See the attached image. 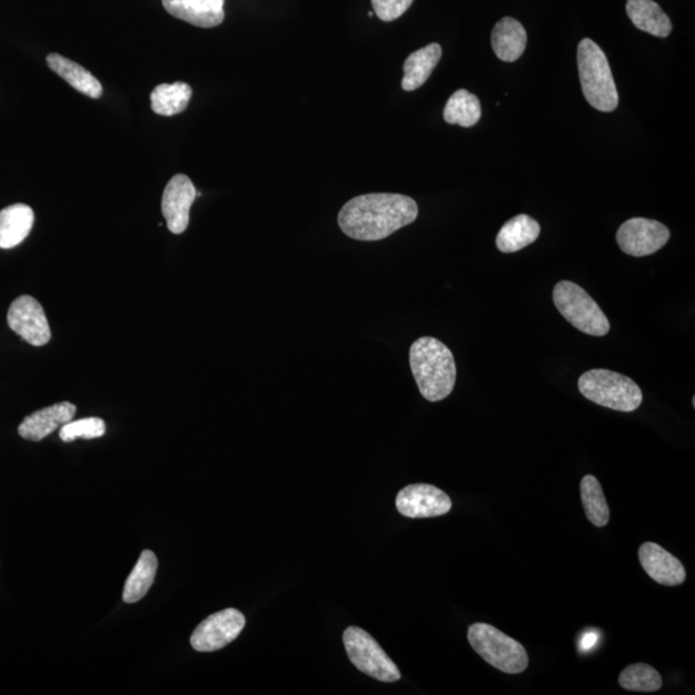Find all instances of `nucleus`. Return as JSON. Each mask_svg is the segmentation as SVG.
<instances>
[{"label": "nucleus", "mask_w": 695, "mask_h": 695, "mask_svg": "<svg viewBox=\"0 0 695 695\" xmlns=\"http://www.w3.org/2000/svg\"><path fill=\"white\" fill-rule=\"evenodd\" d=\"M419 208L414 199L399 193L357 196L341 208L340 230L358 241H380L415 222Z\"/></svg>", "instance_id": "nucleus-1"}, {"label": "nucleus", "mask_w": 695, "mask_h": 695, "mask_svg": "<svg viewBox=\"0 0 695 695\" xmlns=\"http://www.w3.org/2000/svg\"><path fill=\"white\" fill-rule=\"evenodd\" d=\"M410 366L417 388L429 403H439L453 394L455 358L440 340L431 337L417 339L410 348Z\"/></svg>", "instance_id": "nucleus-2"}, {"label": "nucleus", "mask_w": 695, "mask_h": 695, "mask_svg": "<svg viewBox=\"0 0 695 695\" xmlns=\"http://www.w3.org/2000/svg\"><path fill=\"white\" fill-rule=\"evenodd\" d=\"M580 86L594 109L612 112L618 108V92L607 56L592 39L580 40L577 51Z\"/></svg>", "instance_id": "nucleus-3"}, {"label": "nucleus", "mask_w": 695, "mask_h": 695, "mask_svg": "<svg viewBox=\"0 0 695 695\" xmlns=\"http://www.w3.org/2000/svg\"><path fill=\"white\" fill-rule=\"evenodd\" d=\"M578 389L592 403L619 413H633L643 403L639 386L628 376L615 371H587L580 376Z\"/></svg>", "instance_id": "nucleus-4"}, {"label": "nucleus", "mask_w": 695, "mask_h": 695, "mask_svg": "<svg viewBox=\"0 0 695 695\" xmlns=\"http://www.w3.org/2000/svg\"><path fill=\"white\" fill-rule=\"evenodd\" d=\"M468 641L471 648L498 672L517 675L525 673L528 668L529 659L526 648L495 626L471 625Z\"/></svg>", "instance_id": "nucleus-5"}, {"label": "nucleus", "mask_w": 695, "mask_h": 695, "mask_svg": "<svg viewBox=\"0 0 695 695\" xmlns=\"http://www.w3.org/2000/svg\"><path fill=\"white\" fill-rule=\"evenodd\" d=\"M554 305L577 330L604 337L610 330L608 317L588 294L575 282L560 281L553 291Z\"/></svg>", "instance_id": "nucleus-6"}, {"label": "nucleus", "mask_w": 695, "mask_h": 695, "mask_svg": "<svg viewBox=\"0 0 695 695\" xmlns=\"http://www.w3.org/2000/svg\"><path fill=\"white\" fill-rule=\"evenodd\" d=\"M348 657L359 672L369 675L383 683H396L400 673L395 664L383 651L374 637L359 627H348L342 634Z\"/></svg>", "instance_id": "nucleus-7"}, {"label": "nucleus", "mask_w": 695, "mask_h": 695, "mask_svg": "<svg viewBox=\"0 0 695 695\" xmlns=\"http://www.w3.org/2000/svg\"><path fill=\"white\" fill-rule=\"evenodd\" d=\"M668 228L657 220L633 218L619 227L616 239L620 250L632 257H648L668 242Z\"/></svg>", "instance_id": "nucleus-8"}, {"label": "nucleus", "mask_w": 695, "mask_h": 695, "mask_svg": "<svg viewBox=\"0 0 695 695\" xmlns=\"http://www.w3.org/2000/svg\"><path fill=\"white\" fill-rule=\"evenodd\" d=\"M247 624L242 613L228 608L215 613L196 627L191 645L198 652H216L227 647L239 636Z\"/></svg>", "instance_id": "nucleus-9"}, {"label": "nucleus", "mask_w": 695, "mask_h": 695, "mask_svg": "<svg viewBox=\"0 0 695 695\" xmlns=\"http://www.w3.org/2000/svg\"><path fill=\"white\" fill-rule=\"evenodd\" d=\"M7 322L12 331L31 346L43 347L52 338L42 305L30 296H21L12 302Z\"/></svg>", "instance_id": "nucleus-10"}, {"label": "nucleus", "mask_w": 695, "mask_h": 695, "mask_svg": "<svg viewBox=\"0 0 695 695\" xmlns=\"http://www.w3.org/2000/svg\"><path fill=\"white\" fill-rule=\"evenodd\" d=\"M397 510L413 519L435 518L453 509V502L444 490L431 485H410L399 490Z\"/></svg>", "instance_id": "nucleus-11"}, {"label": "nucleus", "mask_w": 695, "mask_h": 695, "mask_svg": "<svg viewBox=\"0 0 695 695\" xmlns=\"http://www.w3.org/2000/svg\"><path fill=\"white\" fill-rule=\"evenodd\" d=\"M196 196L198 192L191 179L185 175H177L168 182L162 195L161 210L171 234L181 235L187 230Z\"/></svg>", "instance_id": "nucleus-12"}, {"label": "nucleus", "mask_w": 695, "mask_h": 695, "mask_svg": "<svg viewBox=\"0 0 695 695\" xmlns=\"http://www.w3.org/2000/svg\"><path fill=\"white\" fill-rule=\"evenodd\" d=\"M226 0H162L166 11L193 27L211 29L225 21Z\"/></svg>", "instance_id": "nucleus-13"}, {"label": "nucleus", "mask_w": 695, "mask_h": 695, "mask_svg": "<svg viewBox=\"0 0 695 695\" xmlns=\"http://www.w3.org/2000/svg\"><path fill=\"white\" fill-rule=\"evenodd\" d=\"M639 560L647 575L659 585L677 586L685 583L686 572L682 562L657 544H643Z\"/></svg>", "instance_id": "nucleus-14"}, {"label": "nucleus", "mask_w": 695, "mask_h": 695, "mask_svg": "<svg viewBox=\"0 0 695 695\" xmlns=\"http://www.w3.org/2000/svg\"><path fill=\"white\" fill-rule=\"evenodd\" d=\"M77 406L70 403L56 404L24 417L19 435L27 440L40 441L73 419Z\"/></svg>", "instance_id": "nucleus-15"}, {"label": "nucleus", "mask_w": 695, "mask_h": 695, "mask_svg": "<svg viewBox=\"0 0 695 695\" xmlns=\"http://www.w3.org/2000/svg\"><path fill=\"white\" fill-rule=\"evenodd\" d=\"M490 42L498 59L514 62L526 51L527 32L518 20L504 18L495 24Z\"/></svg>", "instance_id": "nucleus-16"}, {"label": "nucleus", "mask_w": 695, "mask_h": 695, "mask_svg": "<svg viewBox=\"0 0 695 695\" xmlns=\"http://www.w3.org/2000/svg\"><path fill=\"white\" fill-rule=\"evenodd\" d=\"M34 225V211L24 203L0 210V249L18 247Z\"/></svg>", "instance_id": "nucleus-17"}, {"label": "nucleus", "mask_w": 695, "mask_h": 695, "mask_svg": "<svg viewBox=\"0 0 695 695\" xmlns=\"http://www.w3.org/2000/svg\"><path fill=\"white\" fill-rule=\"evenodd\" d=\"M626 12L635 28L658 38L672 34L673 23L653 0H627Z\"/></svg>", "instance_id": "nucleus-18"}, {"label": "nucleus", "mask_w": 695, "mask_h": 695, "mask_svg": "<svg viewBox=\"0 0 695 695\" xmlns=\"http://www.w3.org/2000/svg\"><path fill=\"white\" fill-rule=\"evenodd\" d=\"M542 232L537 220L533 217L520 215L506 222L497 235L496 247L506 252L519 251L534 244Z\"/></svg>", "instance_id": "nucleus-19"}, {"label": "nucleus", "mask_w": 695, "mask_h": 695, "mask_svg": "<svg viewBox=\"0 0 695 695\" xmlns=\"http://www.w3.org/2000/svg\"><path fill=\"white\" fill-rule=\"evenodd\" d=\"M48 67L52 71L60 76L64 81L78 92L83 93L91 98H100L102 96V86L91 72L80 67L77 62H73L67 57L61 54L51 53L47 57Z\"/></svg>", "instance_id": "nucleus-20"}, {"label": "nucleus", "mask_w": 695, "mask_h": 695, "mask_svg": "<svg viewBox=\"0 0 695 695\" xmlns=\"http://www.w3.org/2000/svg\"><path fill=\"white\" fill-rule=\"evenodd\" d=\"M440 57L441 48L437 43H431L408 56L404 64V91L413 92L424 86L436 69Z\"/></svg>", "instance_id": "nucleus-21"}, {"label": "nucleus", "mask_w": 695, "mask_h": 695, "mask_svg": "<svg viewBox=\"0 0 695 695\" xmlns=\"http://www.w3.org/2000/svg\"><path fill=\"white\" fill-rule=\"evenodd\" d=\"M158 567V556L151 550L142 552L132 574L127 578L122 600L128 604L142 600L157 577Z\"/></svg>", "instance_id": "nucleus-22"}, {"label": "nucleus", "mask_w": 695, "mask_h": 695, "mask_svg": "<svg viewBox=\"0 0 695 695\" xmlns=\"http://www.w3.org/2000/svg\"><path fill=\"white\" fill-rule=\"evenodd\" d=\"M192 97V88L182 81L175 85H160L151 93V108L161 117H173L187 109Z\"/></svg>", "instance_id": "nucleus-23"}, {"label": "nucleus", "mask_w": 695, "mask_h": 695, "mask_svg": "<svg viewBox=\"0 0 695 695\" xmlns=\"http://www.w3.org/2000/svg\"><path fill=\"white\" fill-rule=\"evenodd\" d=\"M481 117V106L477 96L459 89L446 105L444 118L448 125L470 128L477 125Z\"/></svg>", "instance_id": "nucleus-24"}, {"label": "nucleus", "mask_w": 695, "mask_h": 695, "mask_svg": "<svg viewBox=\"0 0 695 695\" xmlns=\"http://www.w3.org/2000/svg\"><path fill=\"white\" fill-rule=\"evenodd\" d=\"M580 500H583L586 518L595 527H605L610 519V510L598 478L585 476L580 480Z\"/></svg>", "instance_id": "nucleus-25"}, {"label": "nucleus", "mask_w": 695, "mask_h": 695, "mask_svg": "<svg viewBox=\"0 0 695 695\" xmlns=\"http://www.w3.org/2000/svg\"><path fill=\"white\" fill-rule=\"evenodd\" d=\"M619 685L629 692L653 693L662 688V676L647 664L627 666L618 678Z\"/></svg>", "instance_id": "nucleus-26"}, {"label": "nucleus", "mask_w": 695, "mask_h": 695, "mask_svg": "<svg viewBox=\"0 0 695 695\" xmlns=\"http://www.w3.org/2000/svg\"><path fill=\"white\" fill-rule=\"evenodd\" d=\"M106 433V424L100 417H87L69 421L61 427L60 438L67 444L77 439L101 438Z\"/></svg>", "instance_id": "nucleus-27"}, {"label": "nucleus", "mask_w": 695, "mask_h": 695, "mask_svg": "<svg viewBox=\"0 0 695 695\" xmlns=\"http://www.w3.org/2000/svg\"><path fill=\"white\" fill-rule=\"evenodd\" d=\"M414 0H371L374 12L381 21H395L403 16Z\"/></svg>", "instance_id": "nucleus-28"}]
</instances>
